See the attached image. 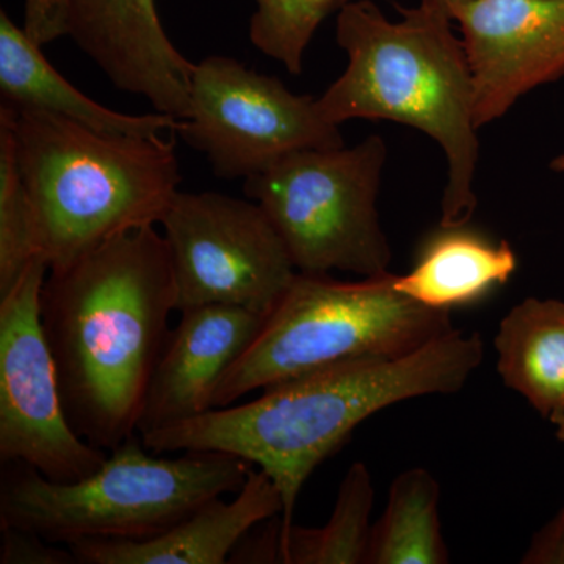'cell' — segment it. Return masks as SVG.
<instances>
[{
	"label": "cell",
	"instance_id": "277c9868",
	"mask_svg": "<svg viewBox=\"0 0 564 564\" xmlns=\"http://www.w3.org/2000/svg\"><path fill=\"white\" fill-rule=\"evenodd\" d=\"M18 165L50 272L111 237L161 225L180 192L173 141L111 135L33 109H10Z\"/></svg>",
	"mask_w": 564,
	"mask_h": 564
},
{
	"label": "cell",
	"instance_id": "5bb4252c",
	"mask_svg": "<svg viewBox=\"0 0 564 564\" xmlns=\"http://www.w3.org/2000/svg\"><path fill=\"white\" fill-rule=\"evenodd\" d=\"M281 511L272 478L252 469L232 502L212 500L151 540L82 541L68 547L82 564H225L245 534Z\"/></svg>",
	"mask_w": 564,
	"mask_h": 564
},
{
	"label": "cell",
	"instance_id": "4fadbf2b",
	"mask_svg": "<svg viewBox=\"0 0 564 564\" xmlns=\"http://www.w3.org/2000/svg\"><path fill=\"white\" fill-rule=\"evenodd\" d=\"M265 315L207 304L181 311L152 373L139 422L150 434L210 411L215 392L234 362L261 333Z\"/></svg>",
	"mask_w": 564,
	"mask_h": 564
},
{
	"label": "cell",
	"instance_id": "3957f363",
	"mask_svg": "<svg viewBox=\"0 0 564 564\" xmlns=\"http://www.w3.org/2000/svg\"><path fill=\"white\" fill-rule=\"evenodd\" d=\"M399 10V21L372 0H350L339 10L336 41L347 68L317 107L336 126L388 120L436 141L447 162L441 226L467 225L477 209L480 143L466 50L445 11L425 2Z\"/></svg>",
	"mask_w": 564,
	"mask_h": 564
},
{
	"label": "cell",
	"instance_id": "d6986e66",
	"mask_svg": "<svg viewBox=\"0 0 564 564\" xmlns=\"http://www.w3.org/2000/svg\"><path fill=\"white\" fill-rule=\"evenodd\" d=\"M375 502V486L364 463H352L345 474L332 518L321 529L293 524L278 541L276 563L364 564Z\"/></svg>",
	"mask_w": 564,
	"mask_h": 564
},
{
	"label": "cell",
	"instance_id": "484cf974",
	"mask_svg": "<svg viewBox=\"0 0 564 564\" xmlns=\"http://www.w3.org/2000/svg\"><path fill=\"white\" fill-rule=\"evenodd\" d=\"M551 422L556 426V437L564 443V413L555 415L551 419Z\"/></svg>",
	"mask_w": 564,
	"mask_h": 564
},
{
	"label": "cell",
	"instance_id": "9c48e42d",
	"mask_svg": "<svg viewBox=\"0 0 564 564\" xmlns=\"http://www.w3.org/2000/svg\"><path fill=\"white\" fill-rule=\"evenodd\" d=\"M161 225L180 313L225 304L269 317L295 278L280 234L252 199L180 191Z\"/></svg>",
	"mask_w": 564,
	"mask_h": 564
},
{
	"label": "cell",
	"instance_id": "52a82bcc",
	"mask_svg": "<svg viewBox=\"0 0 564 564\" xmlns=\"http://www.w3.org/2000/svg\"><path fill=\"white\" fill-rule=\"evenodd\" d=\"M388 159L383 137L352 148L291 152L245 180L288 248L296 272L389 273L392 251L377 199Z\"/></svg>",
	"mask_w": 564,
	"mask_h": 564
},
{
	"label": "cell",
	"instance_id": "7a4b0ae2",
	"mask_svg": "<svg viewBox=\"0 0 564 564\" xmlns=\"http://www.w3.org/2000/svg\"><path fill=\"white\" fill-rule=\"evenodd\" d=\"M484 358L480 334L454 328L408 355L322 367L269 386L251 402L214 408L141 440L155 455L223 452L258 466L281 494L284 536L303 485L356 426L404 400L462 391Z\"/></svg>",
	"mask_w": 564,
	"mask_h": 564
},
{
	"label": "cell",
	"instance_id": "ba28073f",
	"mask_svg": "<svg viewBox=\"0 0 564 564\" xmlns=\"http://www.w3.org/2000/svg\"><path fill=\"white\" fill-rule=\"evenodd\" d=\"M340 126L322 117L317 99L295 95L278 77L225 55L196 63L191 111L174 132L203 152L220 180H248L291 152L345 147Z\"/></svg>",
	"mask_w": 564,
	"mask_h": 564
},
{
	"label": "cell",
	"instance_id": "8fae6325",
	"mask_svg": "<svg viewBox=\"0 0 564 564\" xmlns=\"http://www.w3.org/2000/svg\"><path fill=\"white\" fill-rule=\"evenodd\" d=\"M454 21L473 73L478 129L564 77V0H474Z\"/></svg>",
	"mask_w": 564,
	"mask_h": 564
},
{
	"label": "cell",
	"instance_id": "e0dca14e",
	"mask_svg": "<svg viewBox=\"0 0 564 564\" xmlns=\"http://www.w3.org/2000/svg\"><path fill=\"white\" fill-rule=\"evenodd\" d=\"M497 372L551 421L564 413V302L530 296L516 304L494 337Z\"/></svg>",
	"mask_w": 564,
	"mask_h": 564
},
{
	"label": "cell",
	"instance_id": "2e32d148",
	"mask_svg": "<svg viewBox=\"0 0 564 564\" xmlns=\"http://www.w3.org/2000/svg\"><path fill=\"white\" fill-rule=\"evenodd\" d=\"M516 269L518 256L507 240L492 242L467 225L441 226L422 245L413 270L395 274L393 285L423 306L452 311L507 284Z\"/></svg>",
	"mask_w": 564,
	"mask_h": 564
},
{
	"label": "cell",
	"instance_id": "30bf717a",
	"mask_svg": "<svg viewBox=\"0 0 564 564\" xmlns=\"http://www.w3.org/2000/svg\"><path fill=\"white\" fill-rule=\"evenodd\" d=\"M40 256L0 296V462L24 463L47 480L73 484L101 469L107 452L74 432L43 325Z\"/></svg>",
	"mask_w": 564,
	"mask_h": 564
},
{
	"label": "cell",
	"instance_id": "ac0fdd59",
	"mask_svg": "<svg viewBox=\"0 0 564 564\" xmlns=\"http://www.w3.org/2000/svg\"><path fill=\"white\" fill-rule=\"evenodd\" d=\"M441 488L426 469L400 474L383 514L370 530L364 564L451 563L440 518Z\"/></svg>",
	"mask_w": 564,
	"mask_h": 564
},
{
	"label": "cell",
	"instance_id": "6da1fadb",
	"mask_svg": "<svg viewBox=\"0 0 564 564\" xmlns=\"http://www.w3.org/2000/svg\"><path fill=\"white\" fill-rule=\"evenodd\" d=\"M173 311L172 259L155 226L118 234L44 281L41 325L63 406L93 447L111 452L139 433Z\"/></svg>",
	"mask_w": 564,
	"mask_h": 564
},
{
	"label": "cell",
	"instance_id": "cb8c5ba5",
	"mask_svg": "<svg viewBox=\"0 0 564 564\" xmlns=\"http://www.w3.org/2000/svg\"><path fill=\"white\" fill-rule=\"evenodd\" d=\"M522 564H564V507L534 533Z\"/></svg>",
	"mask_w": 564,
	"mask_h": 564
},
{
	"label": "cell",
	"instance_id": "4316f807",
	"mask_svg": "<svg viewBox=\"0 0 564 564\" xmlns=\"http://www.w3.org/2000/svg\"><path fill=\"white\" fill-rule=\"evenodd\" d=\"M551 170L552 172L564 173V152L556 155L554 161L551 162Z\"/></svg>",
	"mask_w": 564,
	"mask_h": 564
},
{
	"label": "cell",
	"instance_id": "44dd1931",
	"mask_svg": "<svg viewBox=\"0 0 564 564\" xmlns=\"http://www.w3.org/2000/svg\"><path fill=\"white\" fill-rule=\"evenodd\" d=\"M250 40L291 74H302L303 57L322 22L350 0H254Z\"/></svg>",
	"mask_w": 564,
	"mask_h": 564
},
{
	"label": "cell",
	"instance_id": "d4e9b609",
	"mask_svg": "<svg viewBox=\"0 0 564 564\" xmlns=\"http://www.w3.org/2000/svg\"><path fill=\"white\" fill-rule=\"evenodd\" d=\"M421 2L429 3V6L434 7V9L445 11V13L454 20L456 11L463 9L467 3L474 2V0H421Z\"/></svg>",
	"mask_w": 564,
	"mask_h": 564
},
{
	"label": "cell",
	"instance_id": "7c38bea8",
	"mask_svg": "<svg viewBox=\"0 0 564 564\" xmlns=\"http://www.w3.org/2000/svg\"><path fill=\"white\" fill-rule=\"evenodd\" d=\"M68 36L118 90L187 118L195 65L166 35L155 0H68Z\"/></svg>",
	"mask_w": 564,
	"mask_h": 564
},
{
	"label": "cell",
	"instance_id": "8992f818",
	"mask_svg": "<svg viewBox=\"0 0 564 564\" xmlns=\"http://www.w3.org/2000/svg\"><path fill=\"white\" fill-rule=\"evenodd\" d=\"M393 280L392 273L345 282L296 272L261 333L223 377L212 406H231L333 364L408 355L454 329L452 311L414 302Z\"/></svg>",
	"mask_w": 564,
	"mask_h": 564
},
{
	"label": "cell",
	"instance_id": "9a60e30c",
	"mask_svg": "<svg viewBox=\"0 0 564 564\" xmlns=\"http://www.w3.org/2000/svg\"><path fill=\"white\" fill-rule=\"evenodd\" d=\"M0 106L33 109L111 135L158 137L176 129L170 115H128L93 101L47 62L36 44L2 10L0 13Z\"/></svg>",
	"mask_w": 564,
	"mask_h": 564
},
{
	"label": "cell",
	"instance_id": "5b68a950",
	"mask_svg": "<svg viewBox=\"0 0 564 564\" xmlns=\"http://www.w3.org/2000/svg\"><path fill=\"white\" fill-rule=\"evenodd\" d=\"M254 464L223 452L148 454L140 434L95 474L73 484L47 480L24 463L3 464L0 527L50 543L144 541L165 533L212 500L237 494Z\"/></svg>",
	"mask_w": 564,
	"mask_h": 564
},
{
	"label": "cell",
	"instance_id": "7402d4cb",
	"mask_svg": "<svg viewBox=\"0 0 564 564\" xmlns=\"http://www.w3.org/2000/svg\"><path fill=\"white\" fill-rule=\"evenodd\" d=\"M2 547L0 563L2 564H74L76 555L66 545L50 543L39 534L21 532L11 527H0Z\"/></svg>",
	"mask_w": 564,
	"mask_h": 564
},
{
	"label": "cell",
	"instance_id": "ffe728a7",
	"mask_svg": "<svg viewBox=\"0 0 564 564\" xmlns=\"http://www.w3.org/2000/svg\"><path fill=\"white\" fill-rule=\"evenodd\" d=\"M40 256L39 228L18 165L9 111L0 107V296L20 281Z\"/></svg>",
	"mask_w": 564,
	"mask_h": 564
},
{
	"label": "cell",
	"instance_id": "603a6c76",
	"mask_svg": "<svg viewBox=\"0 0 564 564\" xmlns=\"http://www.w3.org/2000/svg\"><path fill=\"white\" fill-rule=\"evenodd\" d=\"M24 31L41 47L68 35V0H25Z\"/></svg>",
	"mask_w": 564,
	"mask_h": 564
}]
</instances>
